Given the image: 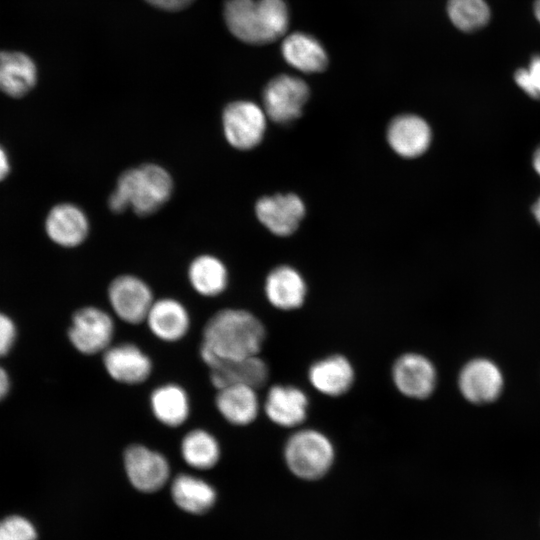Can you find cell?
I'll use <instances>...</instances> for the list:
<instances>
[{"mask_svg": "<svg viewBox=\"0 0 540 540\" xmlns=\"http://www.w3.org/2000/svg\"><path fill=\"white\" fill-rule=\"evenodd\" d=\"M533 165L537 173L540 175V147L534 153Z\"/></svg>", "mask_w": 540, "mask_h": 540, "instance_id": "36", "label": "cell"}, {"mask_svg": "<svg viewBox=\"0 0 540 540\" xmlns=\"http://www.w3.org/2000/svg\"><path fill=\"white\" fill-rule=\"evenodd\" d=\"M152 6L166 10V11H179L189 5H191L195 0H145Z\"/></svg>", "mask_w": 540, "mask_h": 540, "instance_id": "33", "label": "cell"}, {"mask_svg": "<svg viewBox=\"0 0 540 540\" xmlns=\"http://www.w3.org/2000/svg\"><path fill=\"white\" fill-rule=\"evenodd\" d=\"M16 331L10 318L0 313V356L5 355L11 348Z\"/></svg>", "mask_w": 540, "mask_h": 540, "instance_id": "32", "label": "cell"}, {"mask_svg": "<svg viewBox=\"0 0 540 540\" xmlns=\"http://www.w3.org/2000/svg\"><path fill=\"white\" fill-rule=\"evenodd\" d=\"M266 113L259 105L238 100L222 112V130L228 144L238 150H250L262 141L266 130Z\"/></svg>", "mask_w": 540, "mask_h": 540, "instance_id": "4", "label": "cell"}, {"mask_svg": "<svg viewBox=\"0 0 540 540\" xmlns=\"http://www.w3.org/2000/svg\"><path fill=\"white\" fill-rule=\"evenodd\" d=\"M123 462L128 481L139 492H157L170 479L166 457L144 445H129L124 451Z\"/></svg>", "mask_w": 540, "mask_h": 540, "instance_id": "6", "label": "cell"}, {"mask_svg": "<svg viewBox=\"0 0 540 540\" xmlns=\"http://www.w3.org/2000/svg\"><path fill=\"white\" fill-rule=\"evenodd\" d=\"M170 494L180 510L193 515L210 511L217 500V492L209 482L187 473L178 474L173 478Z\"/></svg>", "mask_w": 540, "mask_h": 540, "instance_id": "23", "label": "cell"}, {"mask_svg": "<svg viewBox=\"0 0 540 540\" xmlns=\"http://www.w3.org/2000/svg\"><path fill=\"white\" fill-rule=\"evenodd\" d=\"M308 97L309 87L302 79L279 75L264 88V111L274 122L288 123L301 115Z\"/></svg>", "mask_w": 540, "mask_h": 540, "instance_id": "8", "label": "cell"}, {"mask_svg": "<svg viewBox=\"0 0 540 540\" xmlns=\"http://www.w3.org/2000/svg\"><path fill=\"white\" fill-rule=\"evenodd\" d=\"M170 173L155 163H145L123 171L109 195L108 207L114 213L133 210L139 216L158 211L173 192Z\"/></svg>", "mask_w": 540, "mask_h": 540, "instance_id": "2", "label": "cell"}, {"mask_svg": "<svg viewBox=\"0 0 540 540\" xmlns=\"http://www.w3.org/2000/svg\"><path fill=\"white\" fill-rule=\"evenodd\" d=\"M311 386L322 395L339 397L346 394L355 382V370L350 360L332 354L313 362L308 369Z\"/></svg>", "mask_w": 540, "mask_h": 540, "instance_id": "16", "label": "cell"}, {"mask_svg": "<svg viewBox=\"0 0 540 540\" xmlns=\"http://www.w3.org/2000/svg\"><path fill=\"white\" fill-rule=\"evenodd\" d=\"M200 356L208 366L210 381L217 390L232 385H247L259 389L269 379V368L259 355L222 358L200 350Z\"/></svg>", "mask_w": 540, "mask_h": 540, "instance_id": "5", "label": "cell"}, {"mask_svg": "<svg viewBox=\"0 0 540 540\" xmlns=\"http://www.w3.org/2000/svg\"><path fill=\"white\" fill-rule=\"evenodd\" d=\"M44 226L49 239L65 248L82 244L90 231V222L84 210L69 202L51 207Z\"/></svg>", "mask_w": 540, "mask_h": 540, "instance_id": "13", "label": "cell"}, {"mask_svg": "<svg viewBox=\"0 0 540 540\" xmlns=\"http://www.w3.org/2000/svg\"><path fill=\"white\" fill-rule=\"evenodd\" d=\"M514 80L527 95L540 100V55H534L528 67L518 69Z\"/></svg>", "mask_w": 540, "mask_h": 540, "instance_id": "31", "label": "cell"}, {"mask_svg": "<svg viewBox=\"0 0 540 540\" xmlns=\"http://www.w3.org/2000/svg\"><path fill=\"white\" fill-rule=\"evenodd\" d=\"M72 345L81 353L94 355L104 352L114 336V322L104 310L88 306L77 310L68 331Z\"/></svg>", "mask_w": 540, "mask_h": 540, "instance_id": "7", "label": "cell"}, {"mask_svg": "<svg viewBox=\"0 0 540 540\" xmlns=\"http://www.w3.org/2000/svg\"><path fill=\"white\" fill-rule=\"evenodd\" d=\"M9 388V380L6 372L0 367V400L6 395Z\"/></svg>", "mask_w": 540, "mask_h": 540, "instance_id": "35", "label": "cell"}, {"mask_svg": "<svg viewBox=\"0 0 540 540\" xmlns=\"http://www.w3.org/2000/svg\"><path fill=\"white\" fill-rule=\"evenodd\" d=\"M281 52L290 66L305 73L323 71L328 63L325 49L319 41L301 32L287 36L282 42Z\"/></svg>", "mask_w": 540, "mask_h": 540, "instance_id": "24", "label": "cell"}, {"mask_svg": "<svg viewBox=\"0 0 540 540\" xmlns=\"http://www.w3.org/2000/svg\"><path fill=\"white\" fill-rule=\"evenodd\" d=\"M11 165L7 152L0 145V182L3 181L10 173Z\"/></svg>", "mask_w": 540, "mask_h": 540, "instance_id": "34", "label": "cell"}, {"mask_svg": "<svg viewBox=\"0 0 540 540\" xmlns=\"http://www.w3.org/2000/svg\"><path fill=\"white\" fill-rule=\"evenodd\" d=\"M534 14L537 20L540 22V0L534 1Z\"/></svg>", "mask_w": 540, "mask_h": 540, "instance_id": "38", "label": "cell"}, {"mask_svg": "<svg viewBox=\"0 0 540 540\" xmlns=\"http://www.w3.org/2000/svg\"><path fill=\"white\" fill-rule=\"evenodd\" d=\"M269 41L281 37L289 25L288 7L284 0H258Z\"/></svg>", "mask_w": 540, "mask_h": 540, "instance_id": "29", "label": "cell"}, {"mask_svg": "<svg viewBox=\"0 0 540 540\" xmlns=\"http://www.w3.org/2000/svg\"><path fill=\"white\" fill-rule=\"evenodd\" d=\"M533 213L536 220L540 224V198L537 200V202L533 206Z\"/></svg>", "mask_w": 540, "mask_h": 540, "instance_id": "37", "label": "cell"}, {"mask_svg": "<svg viewBox=\"0 0 540 540\" xmlns=\"http://www.w3.org/2000/svg\"><path fill=\"white\" fill-rule=\"evenodd\" d=\"M37 66L19 51L0 52V91L12 98L27 95L36 85Z\"/></svg>", "mask_w": 540, "mask_h": 540, "instance_id": "20", "label": "cell"}, {"mask_svg": "<svg viewBox=\"0 0 540 540\" xmlns=\"http://www.w3.org/2000/svg\"><path fill=\"white\" fill-rule=\"evenodd\" d=\"M263 410L272 423L283 428H298L308 416L309 398L297 386L277 384L267 392Z\"/></svg>", "mask_w": 540, "mask_h": 540, "instance_id": "12", "label": "cell"}, {"mask_svg": "<svg viewBox=\"0 0 540 540\" xmlns=\"http://www.w3.org/2000/svg\"><path fill=\"white\" fill-rule=\"evenodd\" d=\"M504 380L499 367L486 358L468 361L460 370L458 387L463 397L474 404L495 401L503 390Z\"/></svg>", "mask_w": 540, "mask_h": 540, "instance_id": "11", "label": "cell"}, {"mask_svg": "<svg viewBox=\"0 0 540 540\" xmlns=\"http://www.w3.org/2000/svg\"><path fill=\"white\" fill-rule=\"evenodd\" d=\"M392 382L403 396L423 400L428 398L437 385V371L432 361L417 352L400 355L391 369Z\"/></svg>", "mask_w": 540, "mask_h": 540, "instance_id": "9", "label": "cell"}, {"mask_svg": "<svg viewBox=\"0 0 540 540\" xmlns=\"http://www.w3.org/2000/svg\"><path fill=\"white\" fill-rule=\"evenodd\" d=\"M447 13L452 24L464 32L483 28L491 16L485 0H448Z\"/></svg>", "mask_w": 540, "mask_h": 540, "instance_id": "28", "label": "cell"}, {"mask_svg": "<svg viewBox=\"0 0 540 540\" xmlns=\"http://www.w3.org/2000/svg\"><path fill=\"white\" fill-rule=\"evenodd\" d=\"M387 140L397 154L405 158H414L428 149L431 130L426 121L419 116L400 115L390 122Z\"/></svg>", "mask_w": 540, "mask_h": 540, "instance_id": "18", "label": "cell"}, {"mask_svg": "<svg viewBox=\"0 0 540 540\" xmlns=\"http://www.w3.org/2000/svg\"><path fill=\"white\" fill-rule=\"evenodd\" d=\"M284 462L297 478L315 481L332 468L336 453L331 439L314 428H300L284 444Z\"/></svg>", "mask_w": 540, "mask_h": 540, "instance_id": "3", "label": "cell"}, {"mask_svg": "<svg viewBox=\"0 0 540 540\" xmlns=\"http://www.w3.org/2000/svg\"><path fill=\"white\" fill-rule=\"evenodd\" d=\"M254 387L232 385L217 390L215 405L222 417L232 425L246 426L257 418L260 402Z\"/></svg>", "mask_w": 540, "mask_h": 540, "instance_id": "22", "label": "cell"}, {"mask_svg": "<svg viewBox=\"0 0 540 540\" xmlns=\"http://www.w3.org/2000/svg\"><path fill=\"white\" fill-rule=\"evenodd\" d=\"M150 406L155 418L169 427L181 426L189 417L188 395L177 384L168 383L154 389L150 396Z\"/></svg>", "mask_w": 540, "mask_h": 540, "instance_id": "26", "label": "cell"}, {"mask_svg": "<svg viewBox=\"0 0 540 540\" xmlns=\"http://www.w3.org/2000/svg\"><path fill=\"white\" fill-rule=\"evenodd\" d=\"M255 213L273 234L287 236L298 228L305 214V206L294 194H277L260 198L255 204Z\"/></svg>", "mask_w": 540, "mask_h": 540, "instance_id": "14", "label": "cell"}, {"mask_svg": "<svg viewBox=\"0 0 540 540\" xmlns=\"http://www.w3.org/2000/svg\"><path fill=\"white\" fill-rule=\"evenodd\" d=\"M264 291L273 307L282 311H291L303 305L307 286L298 271L289 266H279L268 274Z\"/></svg>", "mask_w": 540, "mask_h": 540, "instance_id": "19", "label": "cell"}, {"mask_svg": "<svg viewBox=\"0 0 540 540\" xmlns=\"http://www.w3.org/2000/svg\"><path fill=\"white\" fill-rule=\"evenodd\" d=\"M145 321L150 331L166 342L182 339L190 326L188 311L182 303L173 298L154 301Z\"/></svg>", "mask_w": 540, "mask_h": 540, "instance_id": "21", "label": "cell"}, {"mask_svg": "<svg viewBox=\"0 0 540 540\" xmlns=\"http://www.w3.org/2000/svg\"><path fill=\"white\" fill-rule=\"evenodd\" d=\"M266 338L261 320L244 309L217 311L206 322L200 350L222 358L259 355Z\"/></svg>", "mask_w": 540, "mask_h": 540, "instance_id": "1", "label": "cell"}, {"mask_svg": "<svg viewBox=\"0 0 540 540\" xmlns=\"http://www.w3.org/2000/svg\"><path fill=\"white\" fill-rule=\"evenodd\" d=\"M0 540H37V531L28 519L12 515L0 521Z\"/></svg>", "mask_w": 540, "mask_h": 540, "instance_id": "30", "label": "cell"}, {"mask_svg": "<svg viewBox=\"0 0 540 540\" xmlns=\"http://www.w3.org/2000/svg\"><path fill=\"white\" fill-rule=\"evenodd\" d=\"M223 17L237 39L255 45L269 43L258 0H226Z\"/></svg>", "mask_w": 540, "mask_h": 540, "instance_id": "17", "label": "cell"}, {"mask_svg": "<svg viewBox=\"0 0 540 540\" xmlns=\"http://www.w3.org/2000/svg\"><path fill=\"white\" fill-rule=\"evenodd\" d=\"M108 299L115 314L129 324L145 321L154 302L148 284L130 274L120 275L111 281Z\"/></svg>", "mask_w": 540, "mask_h": 540, "instance_id": "10", "label": "cell"}, {"mask_svg": "<svg viewBox=\"0 0 540 540\" xmlns=\"http://www.w3.org/2000/svg\"><path fill=\"white\" fill-rule=\"evenodd\" d=\"M192 288L205 297L220 295L228 285V270L222 260L211 254L195 257L188 267Z\"/></svg>", "mask_w": 540, "mask_h": 540, "instance_id": "25", "label": "cell"}, {"mask_svg": "<svg viewBox=\"0 0 540 540\" xmlns=\"http://www.w3.org/2000/svg\"><path fill=\"white\" fill-rule=\"evenodd\" d=\"M180 451L185 463L196 470L213 468L221 456L217 439L204 429L189 431L182 439Z\"/></svg>", "mask_w": 540, "mask_h": 540, "instance_id": "27", "label": "cell"}, {"mask_svg": "<svg viewBox=\"0 0 540 540\" xmlns=\"http://www.w3.org/2000/svg\"><path fill=\"white\" fill-rule=\"evenodd\" d=\"M103 365L111 378L128 385L145 382L152 371L150 358L133 343L109 346L103 352Z\"/></svg>", "mask_w": 540, "mask_h": 540, "instance_id": "15", "label": "cell"}]
</instances>
